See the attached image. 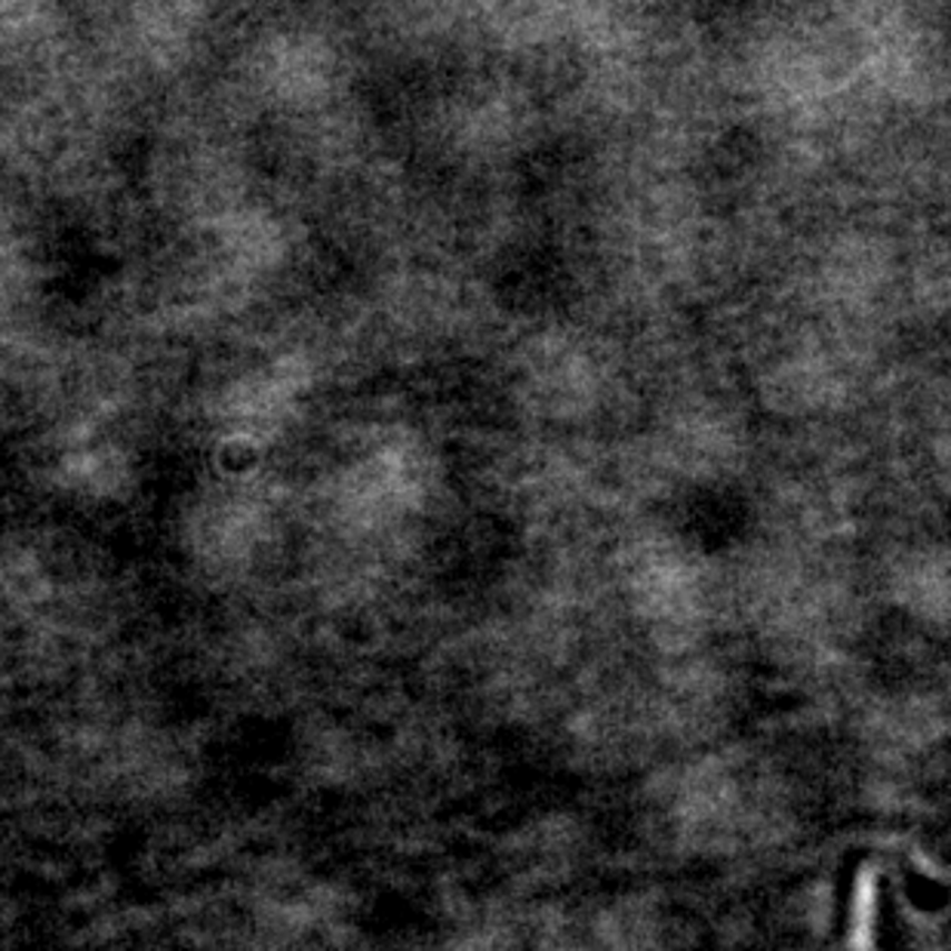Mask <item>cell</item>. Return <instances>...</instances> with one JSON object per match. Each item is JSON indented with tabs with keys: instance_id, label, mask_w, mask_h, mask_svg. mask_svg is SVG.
Here are the masks:
<instances>
[]
</instances>
